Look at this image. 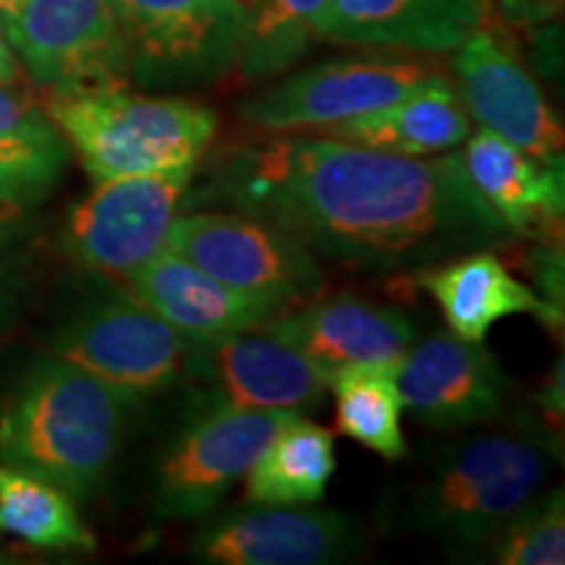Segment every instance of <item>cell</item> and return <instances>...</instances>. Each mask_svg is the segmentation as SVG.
<instances>
[{"instance_id": "obj_8", "label": "cell", "mask_w": 565, "mask_h": 565, "mask_svg": "<svg viewBox=\"0 0 565 565\" xmlns=\"http://www.w3.org/2000/svg\"><path fill=\"white\" fill-rule=\"evenodd\" d=\"M291 416L194 401L192 416L158 466L152 513L183 521L215 511Z\"/></svg>"}, {"instance_id": "obj_23", "label": "cell", "mask_w": 565, "mask_h": 565, "mask_svg": "<svg viewBox=\"0 0 565 565\" xmlns=\"http://www.w3.org/2000/svg\"><path fill=\"white\" fill-rule=\"evenodd\" d=\"M335 398V429L372 454L398 461L406 456L404 398L395 385L393 364H362L330 377Z\"/></svg>"}, {"instance_id": "obj_33", "label": "cell", "mask_w": 565, "mask_h": 565, "mask_svg": "<svg viewBox=\"0 0 565 565\" xmlns=\"http://www.w3.org/2000/svg\"><path fill=\"white\" fill-rule=\"evenodd\" d=\"M19 6H21V0H0V26H3V32L9 30V26L13 24V19H17Z\"/></svg>"}, {"instance_id": "obj_30", "label": "cell", "mask_w": 565, "mask_h": 565, "mask_svg": "<svg viewBox=\"0 0 565 565\" xmlns=\"http://www.w3.org/2000/svg\"><path fill=\"white\" fill-rule=\"evenodd\" d=\"M30 221L32 207H24V204L11 200H0V246L19 238L21 233L30 228Z\"/></svg>"}, {"instance_id": "obj_6", "label": "cell", "mask_w": 565, "mask_h": 565, "mask_svg": "<svg viewBox=\"0 0 565 565\" xmlns=\"http://www.w3.org/2000/svg\"><path fill=\"white\" fill-rule=\"evenodd\" d=\"M145 87L215 79L238 63L252 11L242 0H113Z\"/></svg>"}, {"instance_id": "obj_10", "label": "cell", "mask_w": 565, "mask_h": 565, "mask_svg": "<svg viewBox=\"0 0 565 565\" xmlns=\"http://www.w3.org/2000/svg\"><path fill=\"white\" fill-rule=\"evenodd\" d=\"M6 38L30 79L45 92L129 82V45L113 0H21Z\"/></svg>"}, {"instance_id": "obj_22", "label": "cell", "mask_w": 565, "mask_h": 565, "mask_svg": "<svg viewBox=\"0 0 565 565\" xmlns=\"http://www.w3.org/2000/svg\"><path fill=\"white\" fill-rule=\"evenodd\" d=\"M333 475V435L296 414L282 424L246 471V500L252 505L317 503L328 492Z\"/></svg>"}, {"instance_id": "obj_17", "label": "cell", "mask_w": 565, "mask_h": 565, "mask_svg": "<svg viewBox=\"0 0 565 565\" xmlns=\"http://www.w3.org/2000/svg\"><path fill=\"white\" fill-rule=\"evenodd\" d=\"M490 0H324L312 34L338 45L450 53L484 30Z\"/></svg>"}, {"instance_id": "obj_27", "label": "cell", "mask_w": 565, "mask_h": 565, "mask_svg": "<svg viewBox=\"0 0 565 565\" xmlns=\"http://www.w3.org/2000/svg\"><path fill=\"white\" fill-rule=\"evenodd\" d=\"M71 158L68 145H38V141L0 137V200L34 207L58 186L63 168Z\"/></svg>"}, {"instance_id": "obj_15", "label": "cell", "mask_w": 565, "mask_h": 565, "mask_svg": "<svg viewBox=\"0 0 565 565\" xmlns=\"http://www.w3.org/2000/svg\"><path fill=\"white\" fill-rule=\"evenodd\" d=\"M461 100L471 118L547 166H563V121L536 87L521 61L494 38L479 30L456 47Z\"/></svg>"}, {"instance_id": "obj_24", "label": "cell", "mask_w": 565, "mask_h": 565, "mask_svg": "<svg viewBox=\"0 0 565 565\" xmlns=\"http://www.w3.org/2000/svg\"><path fill=\"white\" fill-rule=\"evenodd\" d=\"M0 532L42 550L92 553L97 547L68 492L11 466H0Z\"/></svg>"}, {"instance_id": "obj_20", "label": "cell", "mask_w": 565, "mask_h": 565, "mask_svg": "<svg viewBox=\"0 0 565 565\" xmlns=\"http://www.w3.org/2000/svg\"><path fill=\"white\" fill-rule=\"evenodd\" d=\"M463 166L482 200L513 236H561L565 181L563 166L532 158L490 129L466 137Z\"/></svg>"}, {"instance_id": "obj_9", "label": "cell", "mask_w": 565, "mask_h": 565, "mask_svg": "<svg viewBox=\"0 0 565 565\" xmlns=\"http://www.w3.org/2000/svg\"><path fill=\"white\" fill-rule=\"evenodd\" d=\"M196 166L118 175L68 212L61 244L84 270L124 280L166 246L168 225L192 186Z\"/></svg>"}, {"instance_id": "obj_19", "label": "cell", "mask_w": 565, "mask_h": 565, "mask_svg": "<svg viewBox=\"0 0 565 565\" xmlns=\"http://www.w3.org/2000/svg\"><path fill=\"white\" fill-rule=\"evenodd\" d=\"M416 286L433 296L450 333L463 341L482 343L492 324L511 315H534L553 330L563 324V312L547 307L540 294L515 278L503 259L487 249L419 267Z\"/></svg>"}, {"instance_id": "obj_21", "label": "cell", "mask_w": 565, "mask_h": 565, "mask_svg": "<svg viewBox=\"0 0 565 565\" xmlns=\"http://www.w3.org/2000/svg\"><path fill=\"white\" fill-rule=\"evenodd\" d=\"M312 131L380 152L440 154L463 145L471 124L458 89L433 74L383 110Z\"/></svg>"}, {"instance_id": "obj_4", "label": "cell", "mask_w": 565, "mask_h": 565, "mask_svg": "<svg viewBox=\"0 0 565 565\" xmlns=\"http://www.w3.org/2000/svg\"><path fill=\"white\" fill-rule=\"evenodd\" d=\"M42 108L97 181L196 166L217 131V116L200 103L126 87L47 92Z\"/></svg>"}, {"instance_id": "obj_26", "label": "cell", "mask_w": 565, "mask_h": 565, "mask_svg": "<svg viewBox=\"0 0 565 565\" xmlns=\"http://www.w3.org/2000/svg\"><path fill=\"white\" fill-rule=\"evenodd\" d=\"M490 561L500 565H563L565 563V500L563 490L536 498L521 508L490 540Z\"/></svg>"}, {"instance_id": "obj_1", "label": "cell", "mask_w": 565, "mask_h": 565, "mask_svg": "<svg viewBox=\"0 0 565 565\" xmlns=\"http://www.w3.org/2000/svg\"><path fill=\"white\" fill-rule=\"evenodd\" d=\"M257 217L315 257L370 273L427 267L513 236L458 152L395 154L303 134L225 154L181 207Z\"/></svg>"}, {"instance_id": "obj_13", "label": "cell", "mask_w": 565, "mask_h": 565, "mask_svg": "<svg viewBox=\"0 0 565 565\" xmlns=\"http://www.w3.org/2000/svg\"><path fill=\"white\" fill-rule=\"evenodd\" d=\"M364 545L359 519L343 511L259 505L212 519L189 553L212 565H324L353 561Z\"/></svg>"}, {"instance_id": "obj_16", "label": "cell", "mask_w": 565, "mask_h": 565, "mask_svg": "<svg viewBox=\"0 0 565 565\" xmlns=\"http://www.w3.org/2000/svg\"><path fill=\"white\" fill-rule=\"evenodd\" d=\"M259 330L301 351L328 380L349 366L395 364L416 341V328L406 312L351 294L280 312Z\"/></svg>"}, {"instance_id": "obj_5", "label": "cell", "mask_w": 565, "mask_h": 565, "mask_svg": "<svg viewBox=\"0 0 565 565\" xmlns=\"http://www.w3.org/2000/svg\"><path fill=\"white\" fill-rule=\"evenodd\" d=\"M166 246L233 291L280 309L312 299L324 280L312 252L242 212L200 210L173 217Z\"/></svg>"}, {"instance_id": "obj_11", "label": "cell", "mask_w": 565, "mask_h": 565, "mask_svg": "<svg viewBox=\"0 0 565 565\" xmlns=\"http://www.w3.org/2000/svg\"><path fill=\"white\" fill-rule=\"evenodd\" d=\"M186 380L194 401L291 414L317 412L330 387L320 366L265 330L189 338Z\"/></svg>"}, {"instance_id": "obj_32", "label": "cell", "mask_w": 565, "mask_h": 565, "mask_svg": "<svg viewBox=\"0 0 565 565\" xmlns=\"http://www.w3.org/2000/svg\"><path fill=\"white\" fill-rule=\"evenodd\" d=\"M21 82V63L17 58V53H13L9 38H6L3 26H0V84H13Z\"/></svg>"}, {"instance_id": "obj_25", "label": "cell", "mask_w": 565, "mask_h": 565, "mask_svg": "<svg viewBox=\"0 0 565 565\" xmlns=\"http://www.w3.org/2000/svg\"><path fill=\"white\" fill-rule=\"evenodd\" d=\"M324 0H259L238 66L246 79L278 74L299 58L312 38V19Z\"/></svg>"}, {"instance_id": "obj_3", "label": "cell", "mask_w": 565, "mask_h": 565, "mask_svg": "<svg viewBox=\"0 0 565 565\" xmlns=\"http://www.w3.org/2000/svg\"><path fill=\"white\" fill-rule=\"evenodd\" d=\"M555 440L515 419L443 448L412 494V524L456 550H477L547 482Z\"/></svg>"}, {"instance_id": "obj_29", "label": "cell", "mask_w": 565, "mask_h": 565, "mask_svg": "<svg viewBox=\"0 0 565 565\" xmlns=\"http://www.w3.org/2000/svg\"><path fill=\"white\" fill-rule=\"evenodd\" d=\"M498 11L511 26H534L561 11V0H494Z\"/></svg>"}, {"instance_id": "obj_28", "label": "cell", "mask_w": 565, "mask_h": 565, "mask_svg": "<svg viewBox=\"0 0 565 565\" xmlns=\"http://www.w3.org/2000/svg\"><path fill=\"white\" fill-rule=\"evenodd\" d=\"M0 137L38 145H68L42 103L9 84H0Z\"/></svg>"}, {"instance_id": "obj_12", "label": "cell", "mask_w": 565, "mask_h": 565, "mask_svg": "<svg viewBox=\"0 0 565 565\" xmlns=\"http://www.w3.org/2000/svg\"><path fill=\"white\" fill-rule=\"evenodd\" d=\"M429 76L424 63L387 55L324 61L246 100L238 116L265 131L320 129L383 110Z\"/></svg>"}, {"instance_id": "obj_31", "label": "cell", "mask_w": 565, "mask_h": 565, "mask_svg": "<svg viewBox=\"0 0 565 565\" xmlns=\"http://www.w3.org/2000/svg\"><path fill=\"white\" fill-rule=\"evenodd\" d=\"M21 278L11 267H0V330L11 322L13 312L19 307Z\"/></svg>"}, {"instance_id": "obj_14", "label": "cell", "mask_w": 565, "mask_h": 565, "mask_svg": "<svg viewBox=\"0 0 565 565\" xmlns=\"http://www.w3.org/2000/svg\"><path fill=\"white\" fill-rule=\"evenodd\" d=\"M404 408L437 429L477 427L498 419L513 391L498 359L479 341L435 333L393 364Z\"/></svg>"}, {"instance_id": "obj_2", "label": "cell", "mask_w": 565, "mask_h": 565, "mask_svg": "<svg viewBox=\"0 0 565 565\" xmlns=\"http://www.w3.org/2000/svg\"><path fill=\"white\" fill-rule=\"evenodd\" d=\"M134 404L79 366L45 356L0 412V461L89 498L108 479Z\"/></svg>"}, {"instance_id": "obj_18", "label": "cell", "mask_w": 565, "mask_h": 565, "mask_svg": "<svg viewBox=\"0 0 565 565\" xmlns=\"http://www.w3.org/2000/svg\"><path fill=\"white\" fill-rule=\"evenodd\" d=\"M124 288L189 338L259 330L275 315L286 312L278 303L233 291L168 246L126 275Z\"/></svg>"}, {"instance_id": "obj_7", "label": "cell", "mask_w": 565, "mask_h": 565, "mask_svg": "<svg viewBox=\"0 0 565 565\" xmlns=\"http://www.w3.org/2000/svg\"><path fill=\"white\" fill-rule=\"evenodd\" d=\"M51 353L139 404L186 380L189 335L124 294L82 309L53 335Z\"/></svg>"}]
</instances>
